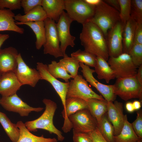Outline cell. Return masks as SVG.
I'll return each mask as SVG.
<instances>
[{
  "label": "cell",
  "mask_w": 142,
  "mask_h": 142,
  "mask_svg": "<svg viewBox=\"0 0 142 142\" xmlns=\"http://www.w3.org/2000/svg\"><path fill=\"white\" fill-rule=\"evenodd\" d=\"M82 25L79 38L84 50L107 61L109 57L106 39L102 32L90 21Z\"/></svg>",
  "instance_id": "6da1fadb"
},
{
  "label": "cell",
  "mask_w": 142,
  "mask_h": 142,
  "mask_svg": "<svg viewBox=\"0 0 142 142\" xmlns=\"http://www.w3.org/2000/svg\"><path fill=\"white\" fill-rule=\"evenodd\" d=\"M45 105V109L43 114L34 120L26 121L25 124L27 129L30 131L36 132L38 129L48 131L57 135L58 140L62 141L64 137L62 133L55 127L53 123V118L57 108V104L51 100L45 98L42 100Z\"/></svg>",
  "instance_id": "7a4b0ae2"
},
{
  "label": "cell",
  "mask_w": 142,
  "mask_h": 142,
  "mask_svg": "<svg viewBox=\"0 0 142 142\" xmlns=\"http://www.w3.org/2000/svg\"><path fill=\"white\" fill-rule=\"evenodd\" d=\"M120 21L119 12L102 0L89 21L97 26L105 38L108 31Z\"/></svg>",
  "instance_id": "3957f363"
},
{
  "label": "cell",
  "mask_w": 142,
  "mask_h": 142,
  "mask_svg": "<svg viewBox=\"0 0 142 142\" xmlns=\"http://www.w3.org/2000/svg\"><path fill=\"white\" fill-rule=\"evenodd\" d=\"M115 94L126 101L133 98L142 99V86L136 75L116 78L113 85Z\"/></svg>",
  "instance_id": "277c9868"
},
{
  "label": "cell",
  "mask_w": 142,
  "mask_h": 142,
  "mask_svg": "<svg viewBox=\"0 0 142 142\" xmlns=\"http://www.w3.org/2000/svg\"><path fill=\"white\" fill-rule=\"evenodd\" d=\"M65 10L73 21L82 25L89 21L94 15L96 7L84 0H64Z\"/></svg>",
  "instance_id": "5b68a950"
},
{
  "label": "cell",
  "mask_w": 142,
  "mask_h": 142,
  "mask_svg": "<svg viewBox=\"0 0 142 142\" xmlns=\"http://www.w3.org/2000/svg\"><path fill=\"white\" fill-rule=\"evenodd\" d=\"M108 61L115 78L136 75L138 68L133 63L128 54L123 53L115 57H109Z\"/></svg>",
  "instance_id": "8992f818"
},
{
  "label": "cell",
  "mask_w": 142,
  "mask_h": 142,
  "mask_svg": "<svg viewBox=\"0 0 142 142\" xmlns=\"http://www.w3.org/2000/svg\"><path fill=\"white\" fill-rule=\"evenodd\" d=\"M70 97L78 98L86 100L91 98L105 100L89 87L87 82L80 75H78L69 82L66 99Z\"/></svg>",
  "instance_id": "52a82bcc"
},
{
  "label": "cell",
  "mask_w": 142,
  "mask_h": 142,
  "mask_svg": "<svg viewBox=\"0 0 142 142\" xmlns=\"http://www.w3.org/2000/svg\"><path fill=\"white\" fill-rule=\"evenodd\" d=\"M44 22L45 33V41L43 45L44 54H49L55 58L63 57L60 49L55 22L48 17Z\"/></svg>",
  "instance_id": "ba28073f"
},
{
  "label": "cell",
  "mask_w": 142,
  "mask_h": 142,
  "mask_svg": "<svg viewBox=\"0 0 142 142\" xmlns=\"http://www.w3.org/2000/svg\"><path fill=\"white\" fill-rule=\"evenodd\" d=\"M68 118L73 131L76 132L89 133L98 127L96 119L88 109L77 111L70 115Z\"/></svg>",
  "instance_id": "9c48e42d"
},
{
  "label": "cell",
  "mask_w": 142,
  "mask_h": 142,
  "mask_svg": "<svg viewBox=\"0 0 142 142\" xmlns=\"http://www.w3.org/2000/svg\"><path fill=\"white\" fill-rule=\"evenodd\" d=\"M125 25L120 21L108 32L105 39L109 57H115L123 53V34Z\"/></svg>",
  "instance_id": "30bf717a"
},
{
  "label": "cell",
  "mask_w": 142,
  "mask_h": 142,
  "mask_svg": "<svg viewBox=\"0 0 142 142\" xmlns=\"http://www.w3.org/2000/svg\"><path fill=\"white\" fill-rule=\"evenodd\" d=\"M0 104L5 110L18 113L22 116H28L32 111L39 112L44 108L31 106L24 102L17 94L0 98Z\"/></svg>",
  "instance_id": "8fae6325"
},
{
  "label": "cell",
  "mask_w": 142,
  "mask_h": 142,
  "mask_svg": "<svg viewBox=\"0 0 142 142\" xmlns=\"http://www.w3.org/2000/svg\"><path fill=\"white\" fill-rule=\"evenodd\" d=\"M73 21L64 11L62 13L58 22L56 24V28L60 42V49L64 55L65 54L67 47L70 46L73 47L75 45V37L70 33V28Z\"/></svg>",
  "instance_id": "7c38bea8"
},
{
  "label": "cell",
  "mask_w": 142,
  "mask_h": 142,
  "mask_svg": "<svg viewBox=\"0 0 142 142\" xmlns=\"http://www.w3.org/2000/svg\"><path fill=\"white\" fill-rule=\"evenodd\" d=\"M17 66L14 72L18 80L22 85H28L34 87L41 79L39 72L34 68H30L25 63L20 53L17 57Z\"/></svg>",
  "instance_id": "4fadbf2b"
},
{
  "label": "cell",
  "mask_w": 142,
  "mask_h": 142,
  "mask_svg": "<svg viewBox=\"0 0 142 142\" xmlns=\"http://www.w3.org/2000/svg\"><path fill=\"white\" fill-rule=\"evenodd\" d=\"M79 64L82 69L81 71L86 81L96 88L107 102L114 101L116 96L114 93L113 85H106L100 83L93 76V74L95 72L94 69L83 63H79Z\"/></svg>",
  "instance_id": "5bb4252c"
},
{
  "label": "cell",
  "mask_w": 142,
  "mask_h": 142,
  "mask_svg": "<svg viewBox=\"0 0 142 142\" xmlns=\"http://www.w3.org/2000/svg\"><path fill=\"white\" fill-rule=\"evenodd\" d=\"M37 69L40 74L41 80H45L49 83L59 97L63 108L62 112V115H63L65 111L66 94L69 82H61L52 76L49 72L46 64L39 62L37 63Z\"/></svg>",
  "instance_id": "9a60e30c"
},
{
  "label": "cell",
  "mask_w": 142,
  "mask_h": 142,
  "mask_svg": "<svg viewBox=\"0 0 142 142\" xmlns=\"http://www.w3.org/2000/svg\"><path fill=\"white\" fill-rule=\"evenodd\" d=\"M86 109H88L86 100L76 97H70L66 99L65 111L62 115L64 121L62 128L64 133L69 132L72 128V125L68 117L79 110Z\"/></svg>",
  "instance_id": "2e32d148"
},
{
  "label": "cell",
  "mask_w": 142,
  "mask_h": 142,
  "mask_svg": "<svg viewBox=\"0 0 142 142\" xmlns=\"http://www.w3.org/2000/svg\"><path fill=\"white\" fill-rule=\"evenodd\" d=\"M108 118L114 129V136L118 135L123 127L124 121L123 104L117 101L107 102Z\"/></svg>",
  "instance_id": "e0dca14e"
},
{
  "label": "cell",
  "mask_w": 142,
  "mask_h": 142,
  "mask_svg": "<svg viewBox=\"0 0 142 142\" xmlns=\"http://www.w3.org/2000/svg\"><path fill=\"white\" fill-rule=\"evenodd\" d=\"M22 85L14 72L3 73L0 79V94L2 97L13 95Z\"/></svg>",
  "instance_id": "ac0fdd59"
},
{
  "label": "cell",
  "mask_w": 142,
  "mask_h": 142,
  "mask_svg": "<svg viewBox=\"0 0 142 142\" xmlns=\"http://www.w3.org/2000/svg\"><path fill=\"white\" fill-rule=\"evenodd\" d=\"M19 54L17 49L10 47L0 49V72H14L17 66V57Z\"/></svg>",
  "instance_id": "d6986e66"
},
{
  "label": "cell",
  "mask_w": 142,
  "mask_h": 142,
  "mask_svg": "<svg viewBox=\"0 0 142 142\" xmlns=\"http://www.w3.org/2000/svg\"><path fill=\"white\" fill-rule=\"evenodd\" d=\"M41 6L47 17L57 23L65 10L64 0H42Z\"/></svg>",
  "instance_id": "ffe728a7"
},
{
  "label": "cell",
  "mask_w": 142,
  "mask_h": 142,
  "mask_svg": "<svg viewBox=\"0 0 142 142\" xmlns=\"http://www.w3.org/2000/svg\"><path fill=\"white\" fill-rule=\"evenodd\" d=\"M15 16L14 13L9 9H0V31H10L24 33L23 28L16 24L14 19Z\"/></svg>",
  "instance_id": "44dd1931"
},
{
  "label": "cell",
  "mask_w": 142,
  "mask_h": 142,
  "mask_svg": "<svg viewBox=\"0 0 142 142\" xmlns=\"http://www.w3.org/2000/svg\"><path fill=\"white\" fill-rule=\"evenodd\" d=\"M86 101L88 109L96 119L98 128L102 116L107 112V102L105 100H101L95 98L90 99Z\"/></svg>",
  "instance_id": "7402d4cb"
},
{
  "label": "cell",
  "mask_w": 142,
  "mask_h": 142,
  "mask_svg": "<svg viewBox=\"0 0 142 142\" xmlns=\"http://www.w3.org/2000/svg\"><path fill=\"white\" fill-rule=\"evenodd\" d=\"M136 23L131 17L125 25L123 34V53H128L134 44Z\"/></svg>",
  "instance_id": "603a6c76"
},
{
  "label": "cell",
  "mask_w": 142,
  "mask_h": 142,
  "mask_svg": "<svg viewBox=\"0 0 142 142\" xmlns=\"http://www.w3.org/2000/svg\"><path fill=\"white\" fill-rule=\"evenodd\" d=\"M141 139L136 135L127 115H125L123 127L120 133L114 136V142H136Z\"/></svg>",
  "instance_id": "cb8c5ba5"
},
{
  "label": "cell",
  "mask_w": 142,
  "mask_h": 142,
  "mask_svg": "<svg viewBox=\"0 0 142 142\" xmlns=\"http://www.w3.org/2000/svg\"><path fill=\"white\" fill-rule=\"evenodd\" d=\"M19 129L20 135L17 142H57L55 138H46L43 135L39 136L30 132L26 127L25 124L22 121H18L16 124Z\"/></svg>",
  "instance_id": "d4e9b609"
},
{
  "label": "cell",
  "mask_w": 142,
  "mask_h": 142,
  "mask_svg": "<svg viewBox=\"0 0 142 142\" xmlns=\"http://www.w3.org/2000/svg\"><path fill=\"white\" fill-rule=\"evenodd\" d=\"M94 70L100 79H103L109 83L115 78L114 71L107 62L101 57L97 56L96 63Z\"/></svg>",
  "instance_id": "484cf974"
},
{
  "label": "cell",
  "mask_w": 142,
  "mask_h": 142,
  "mask_svg": "<svg viewBox=\"0 0 142 142\" xmlns=\"http://www.w3.org/2000/svg\"><path fill=\"white\" fill-rule=\"evenodd\" d=\"M47 17L46 14L41 6H37L28 13L22 15L19 14L14 17L15 20L20 22L44 21Z\"/></svg>",
  "instance_id": "4316f807"
},
{
  "label": "cell",
  "mask_w": 142,
  "mask_h": 142,
  "mask_svg": "<svg viewBox=\"0 0 142 142\" xmlns=\"http://www.w3.org/2000/svg\"><path fill=\"white\" fill-rule=\"evenodd\" d=\"M17 25L25 24L29 27L35 34L36 40L35 42L36 49H40L45 41V29L44 21L21 23L16 22Z\"/></svg>",
  "instance_id": "83f0119b"
},
{
  "label": "cell",
  "mask_w": 142,
  "mask_h": 142,
  "mask_svg": "<svg viewBox=\"0 0 142 142\" xmlns=\"http://www.w3.org/2000/svg\"><path fill=\"white\" fill-rule=\"evenodd\" d=\"M0 123L7 134L12 142H17L20 131L16 124L12 123L4 113L0 111Z\"/></svg>",
  "instance_id": "f1b7e54d"
},
{
  "label": "cell",
  "mask_w": 142,
  "mask_h": 142,
  "mask_svg": "<svg viewBox=\"0 0 142 142\" xmlns=\"http://www.w3.org/2000/svg\"><path fill=\"white\" fill-rule=\"evenodd\" d=\"M58 62V64L70 73L72 78H75L78 75V71L80 67L79 62L74 58L68 56L66 54Z\"/></svg>",
  "instance_id": "f546056e"
},
{
  "label": "cell",
  "mask_w": 142,
  "mask_h": 142,
  "mask_svg": "<svg viewBox=\"0 0 142 142\" xmlns=\"http://www.w3.org/2000/svg\"><path fill=\"white\" fill-rule=\"evenodd\" d=\"M71 57L75 59L79 63L91 67H95L97 61V56L85 50L79 49L73 52L71 54Z\"/></svg>",
  "instance_id": "4dcf8cb0"
},
{
  "label": "cell",
  "mask_w": 142,
  "mask_h": 142,
  "mask_svg": "<svg viewBox=\"0 0 142 142\" xmlns=\"http://www.w3.org/2000/svg\"><path fill=\"white\" fill-rule=\"evenodd\" d=\"M98 128L102 135L108 142H114V128L105 114L102 116Z\"/></svg>",
  "instance_id": "1f68e13d"
},
{
  "label": "cell",
  "mask_w": 142,
  "mask_h": 142,
  "mask_svg": "<svg viewBox=\"0 0 142 142\" xmlns=\"http://www.w3.org/2000/svg\"><path fill=\"white\" fill-rule=\"evenodd\" d=\"M48 67L49 73L56 79L61 78L65 82L68 83L69 82V79L72 78L66 70L55 61H52L51 64L48 65Z\"/></svg>",
  "instance_id": "d6a6232c"
},
{
  "label": "cell",
  "mask_w": 142,
  "mask_h": 142,
  "mask_svg": "<svg viewBox=\"0 0 142 142\" xmlns=\"http://www.w3.org/2000/svg\"><path fill=\"white\" fill-rule=\"evenodd\" d=\"M131 0H118L120 20L125 24L131 17Z\"/></svg>",
  "instance_id": "836d02e7"
},
{
  "label": "cell",
  "mask_w": 142,
  "mask_h": 142,
  "mask_svg": "<svg viewBox=\"0 0 142 142\" xmlns=\"http://www.w3.org/2000/svg\"><path fill=\"white\" fill-rule=\"evenodd\" d=\"M131 17L137 23L142 24V0H131Z\"/></svg>",
  "instance_id": "e575fe53"
},
{
  "label": "cell",
  "mask_w": 142,
  "mask_h": 142,
  "mask_svg": "<svg viewBox=\"0 0 142 142\" xmlns=\"http://www.w3.org/2000/svg\"><path fill=\"white\" fill-rule=\"evenodd\" d=\"M128 54L138 68L142 65V44H134Z\"/></svg>",
  "instance_id": "d590c367"
},
{
  "label": "cell",
  "mask_w": 142,
  "mask_h": 142,
  "mask_svg": "<svg viewBox=\"0 0 142 142\" xmlns=\"http://www.w3.org/2000/svg\"><path fill=\"white\" fill-rule=\"evenodd\" d=\"M21 0H0V9L7 8L12 11L21 8Z\"/></svg>",
  "instance_id": "8d00e7d4"
},
{
  "label": "cell",
  "mask_w": 142,
  "mask_h": 142,
  "mask_svg": "<svg viewBox=\"0 0 142 142\" xmlns=\"http://www.w3.org/2000/svg\"><path fill=\"white\" fill-rule=\"evenodd\" d=\"M42 1V0H21V5L26 14L35 7L41 6Z\"/></svg>",
  "instance_id": "74e56055"
},
{
  "label": "cell",
  "mask_w": 142,
  "mask_h": 142,
  "mask_svg": "<svg viewBox=\"0 0 142 142\" xmlns=\"http://www.w3.org/2000/svg\"><path fill=\"white\" fill-rule=\"evenodd\" d=\"M135 120L131 123L133 128L136 135L142 139V113L141 111L137 113Z\"/></svg>",
  "instance_id": "f35d334b"
},
{
  "label": "cell",
  "mask_w": 142,
  "mask_h": 142,
  "mask_svg": "<svg viewBox=\"0 0 142 142\" xmlns=\"http://www.w3.org/2000/svg\"><path fill=\"white\" fill-rule=\"evenodd\" d=\"M73 142H92L89 133L77 132L73 131Z\"/></svg>",
  "instance_id": "ab89813d"
},
{
  "label": "cell",
  "mask_w": 142,
  "mask_h": 142,
  "mask_svg": "<svg viewBox=\"0 0 142 142\" xmlns=\"http://www.w3.org/2000/svg\"><path fill=\"white\" fill-rule=\"evenodd\" d=\"M92 142H108L102 135L98 128L89 133Z\"/></svg>",
  "instance_id": "60d3db41"
},
{
  "label": "cell",
  "mask_w": 142,
  "mask_h": 142,
  "mask_svg": "<svg viewBox=\"0 0 142 142\" xmlns=\"http://www.w3.org/2000/svg\"><path fill=\"white\" fill-rule=\"evenodd\" d=\"M134 43L142 44V24L136 23L134 33Z\"/></svg>",
  "instance_id": "b9f144b4"
},
{
  "label": "cell",
  "mask_w": 142,
  "mask_h": 142,
  "mask_svg": "<svg viewBox=\"0 0 142 142\" xmlns=\"http://www.w3.org/2000/svg\"><path fill=\"white\" fill-rule=\"evenodd\" d=\"M103 1L106 3L119 12L120 6L118 0H105Z\"/></svg>",
  "instance_id": "7bdbcfd3"
},
{
  "label": "cell",
  "mask_w": 142,
  "mask_h": 142,
  "mask_svg": "<svg viewBox=\"0 0 142 142\" xmlns=\"http://www.w3.org/2000/svg\"><path fill=\"white\" fill-rule=\"evenodd\" d=\"M136 75V77L140 84L142 86V65L139 67Z\"/></svg>",
  "instance_id": "ee69618b"
},
{
  "label": "cell",
  "mask_w": 142,
  "mask_h": 142,
  "mask_svg": "<svg viewBox=\"0 0 142 142\" xmlns=\"http://www.w3.org/2000/svg\"><path fill=\"white\" fill-rule=\"evenodd\" d=\"M87 4L89 5L96 7L99 5L102 0H84Z\"/></svg>",
  "instance_id": "f6af8a7d"
},
{
  "label": "cell",
  "mask_w": 142,
  "mask_h": 142,
  "mask_svg": "<svg viewBox=\"0 0 142 142\" xmlns=\"http://www.w3.org/2000/svg\"><path fill=\"white\" fill-rule=\"evenodd\" d=\"M8 34L0 33V49L1 47L4 42L9 37Z\"/></svg>",
  "instance_id": "bcb514c9"
},
{
  "label": "cell",
  "mask_w": 142,
  "mask_h": 142,
  "mask_svg": "<svg viewBox=\"0 0 142 142\" xmlns=\"http://www.w3.org/2000/svg\"><path fill=\"white\" fill-rule=\"evenodd\" d=\"M127 110L129 112H132L135 110L133 105L132 103L129 102L127 103L125 105Z\"/></svg>",
  "instance_id": "7dc6e473"
},
{
  "label": "cell",
  "mask_w": 142,
  "mask_h": 142,
  "mask_svg": "<svg viewBox=\"0 0 142 142\" xmlns=\"http://www.w3.org/2000/svg\"><path fill=\"white\" fill-rule=\"evenodd\" d=\"M133 104L134 110L139 109L141 107V102L137 100H135L133 103Z\"/></svg>",
  "instance_id": "c3c4849f"
},
{
  "label": "cell",
  "mask_w": 142,
  "mask_h": 142,
  "mask_svg": "<svg viewBox=\"0 0 142 142\" xmlns=\"http://www.w3.org/2000/svg\"><path fill=\"white\" fill-rule=\"evenodd\" d=\"M136 142H142V139H140V140H139L138 141H137Z\"/></svg>",
  "instance_id": "681fc988"
},
{
  "label": "cell",
  "mask_w": 142,
  "mask_h": 142,
  "mask_svg": "<svg viewBox=\"0 0 142 142\" xmlns=\"http://www.w3.org/2000/svg\"><path fill=\"white\" fill-rule=\"evenodd\" d=\"M3 73H2L1 72H0V79L2 76V74Z\"/></svg>",
  "instance_id": "f907efd6"
}]
</instances>
